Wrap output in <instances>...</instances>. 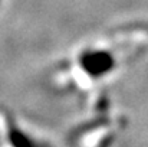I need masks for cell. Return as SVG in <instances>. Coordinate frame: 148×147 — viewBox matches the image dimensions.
Returning <instances> with one entry per match:
<instances>
[{
	"instance_id": "2",
	"label": "cell",
	"mask_w": 148,
	"mask_h": 147,
	"mask_svg": "<svg viewBox=\"0 0 148 147\" xmlns=\"http://www.w3.org/2000/svg\"><path fill=\"white\" fill-rule=\"evenodd\" d=\"M10 141L13 147H39L33 140L29 139V136H26L22 130H17L14 127L10 128Z\"/></svg>"
},
{
	"instance_id": "1",
	"label": "cell",
	"mask_w": 148,
	"mask_h": 147,
	"mask_svg": "<svg viewBox=\"0 0 148 147\" xmlns=\"http://www.w3.org/2000/svg\"><path fill=\"white\" fill-rule=\"evenodd\" d=\"M84 69L92 75L101 77L114 66V59L108 52H88L81 58Z\"/></svg>"
}]
</instances>
